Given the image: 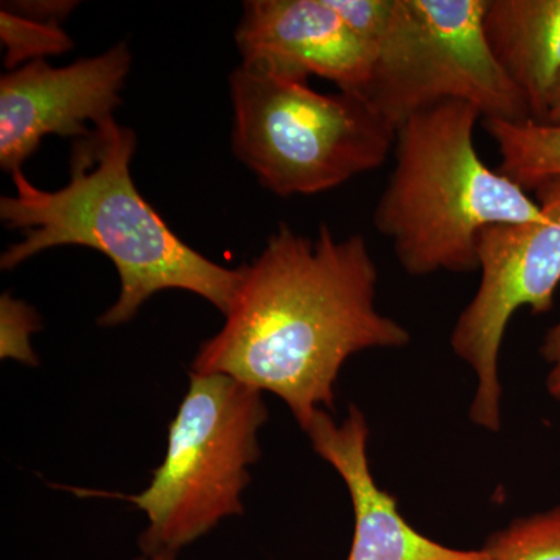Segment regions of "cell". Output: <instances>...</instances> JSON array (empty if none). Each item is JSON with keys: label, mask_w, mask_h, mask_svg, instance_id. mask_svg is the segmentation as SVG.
<instances>
[{"label": "cell", "mask_w": 560, "mask_h": 560, "mask_svg": "<svg viewBox=\"0 0 560 560\" xmlns=\"http://www.w3.org/2000/svg\"><path fill=\"white\" fill-rule=\"evenodd\" d=\"M545 125H558L560 127V79L552 91L550 108H548L547 121Z\"/></svg>", "instance_id": "cell-19"}, {"label": "cell", "mask_w": 560, "mask_h": 560, "mask_svg": "<svg viewBox=\"0 0 560 560\" xmlns=\"http://www.w3.org/2000/svg\"><path fill=\"white\" fill-rule=\"evenodd\" d=\"M482 548L492 560H560V506L515 518Z\"/></svg>", "instance_id": "cell-13"}, {"label": "cell", "mask_w": 560, "mask_h": 560, "mask_svg": "<svg viewBox=\"0 0 560 560\" xmlns=\"http://www.w3.org/2000/svg\"><path fill=\"white\" fill-rule=\"evenodd\" d=\"M232 150L279 197L316 195L382 167L397 130L360 95L323 94L242 62L230 79Z\"/></svg>", "instance_id": "cell-4"}, {"label": "cell", "mask_w": 560, "mask_h": 560, "mask_svg": "<svg viewBox=\"0 0 560 560\" xmlns=\"http://www.w3.org/2000/svg\"><path fill=\"white\" fill-rule=\"evenodd\" d=\"M481 117L477 106L451 101L397 128L374 226L408 275L477 271L481 231L541 217L526 190L482 162L474 140Z\"/></svg>", "instance_id": "cell-3"}, {"label": "cell", "mask_w": 560, "mask_h": 560, "mask_svg": "<svg viewBox=\"0 0 560 560\" xmlns=\"http://www.w3.org/2000/svg\"><path fill=\"white\" fill-rule=\"evenodd\" d=\"M482 28L533 121L545 124L560 79V0H486Z\"/></svg>", "instance_id": "cell-11"}, {"label": "cell", "mask_w": 560, "mask_h": 560, "mask_svg": "<svg viewBox=\"0 0 560 560\" xmlns=\"http://www.w3.org/2000/svg\"><path fill=\"white\" fill-rule=\"evenodd\" d=\"M329 2L374 57L375 46L388 27L394 0H329Z\"/></svg>", "instance_id": "cell-16"}, {"label": "cell", "mask_w": 560, "mask_h": 560, "mask_svg": "<svg viewBox=\"0 0 560 560\" xmlns=\"http://www.w3.org/2000/svg\"><path fill=\"white\" fill-rule=\"evenodd\" d=\"M485 130L499 145V172L523 190L560 176V127L528 120L522 124L482 120Z\"/></svg>", "instance_id": "cell-12"}, {"label": "cell", "mask_w": 560, "mask_h": 560, "mask_svg": "<svg viewBox=\"0 0 560 560\" xmlns=\"http://www.w3.org/2000/svg\"><path fill=\"white\" fill-rule=\"evenodd\" d=\"M540 353L551 366L547 375L548 393L552 399L560 400V320L545 335Z\"/></svg>", "instance_id": "cell-17"}, {"label": "cell", "mask_w": 560, "mask_h": 560, "mask_svg": "<svg viewBox=\"0 0 560 560\" xmlns=\"http://www.w3.org/2000/svg\"><path fill=\"white\" fill-rule=\"evenodd\" d=\"M131 51L119 43L97 57L54 68L33 61L0 79V167L21 171L47 136L80 139L121 105Z\"/></svg>", "instance_id": "cell-8"}, {"label": "cell", "mask_w": 560, "mask_h": 560, "mask_svg": "<svg viewBox=\"0 0 560 560\" xmlns=\"http://www.w3.org/2000/svg\"><path fill=\"white\" fill-rule=\"evenodd\" d=\"M136 560H176V555L173 552H156V555H142Z\"/></svg>", "instance_id": "cell-20"}, {"label": "cell", "mask_w": 560, "mask_h": 560, "mask_svg": "<svg viewBox=\"0 0 560 560\" xmlns=\"http://www.w3.org/2000/svg\"><path fill=\"white\" fill-rule=\"evenodd\" d=\"M486 0H394L374 50L364 98L394 128L444 102L477 106L482 119L533 120L482 28Z\"/></svg>", "instance_id": "cell-6"}, {"label": "cell", "mask_w": 560, "mask_h": 560, "mask_svg": "<svg viewBox=\"0 0 560 560\" xmlns=\"http://www.w3.org/2000/svg\"><path fill=\"white\" fill-rule=\"evenodd\" d=\"M136 135L114 117L77 139L70 151L69 183L44 190L18 171L14 195L0 200V219L24 234L0 257L11 271L58 246H86L108 257L120 279L119 298L98 318L103 327L130 323L153 294L186 290L230 312L243 267H221L180 241L136 187L131 161Z\"/></svg>", "instance_id": "cell-2"}, {"label": "cell", "mask_w": 560, "mask_h": 560, "mask_svg": "<svg viewBox=\"0 0 560 560\" xmlns=\"http://www.w3.org/2000/svg\"><path fill=\"white\" fill-rule=\"evenodd\" d=\"M536 221L493 224L478 237L480 287L453 327V352L477 375L470 420L489 431L501 427L499 359L508 324L523 307L551 311L560 283V176L537 184Z\"/></svg>", "instance_id": "cell-7"}, {"label": "cell", "mask_w": 560, "mask_h": 560, "mask_svg": "<svg viewBox=\"0 0 560 560\" xmlns=\"http://www.w3.org/2000/svg\"><path fill=\"white\" fill-rule=\"evenodd\" d=\"M242 62L285 79L308 77L364 98L374 57L329 0H249L235 32Z\"/></svg>", "instance_id": "cell-9"}, {"label": "cell", "mask_w": 560, "mask_h": 560, "mask_svg": "<svg viewBox=\"0 0 560 560\" xmlns=\"http://www.w3.org/2000/svg\"><path fill=\"white\" fill-rule=\"evenodd\" d=\"M377 265L363 235L315 238L280 223L243 279L219 334L191 363L198 374L230 375L285 401L301 429L335 411L346 361L368 349L410 345V331L375 307Z\"/></svg>", "instance_id": "cell-1"}, {"label": "cell", "mask_w": 560, "mask_h": 560, "mask_svg": "<svg viewBox=\"0 0 560 560\" xmlns=\"http://www.w3.org/2000/svg\"><path fill=\"white\" fill-rule=\"evenodd\" d=\"M0 39L9 72L73 49V40L62 31L60 22L36 20L5 7L0 10Z\"/></svg>", "instance_id": "cell-14"}, {"label": "cell", "mask_w": 560, "mask_h": 560, "mask_svg": "<svg viewBox=\"0 0 560 560\" xmlns=\"http://www.w3.org/2000/svg\"><path fill=\"white\" fill-rule=\"evenodd\" d=\"M316 455L348 486L353 510V539L346 560H492L485 548L459 550L429 539L401 517L396 497L378 488L368 458L370 427L363 411L350 405L348 418L335 422L316 411L304 430Z\"/></svg>", "instance_id": "cell-10"}, {"label": "cell", "mask_w": 560, "mask_h": 560, "mask_svg": "<svg viewBox=\"0 0 560 560\" xmlns=\"http://www.w3.org/2000/svg\"><path fill=\"white\" fill-rule=\"evenodd\" d=\"M5 9L36 18V20L61 22L75 9L77 2H18L2 3Z\"/></svg>", "instance_id": "cell-18"}, {"label": "cell", "mask_w": 560, "mask_h": 560, "mask_svg": "<svg viewBox=\"0 0 560 560\" xmlns=\"http://www.w3.org/2000/svg\"><path fill=\"white\" fill-rule=\"evenodd\" d=\"M190 383L168 427L167 452L139 493L88 492L130 501L147 515L142 555L173 552L243 514L249 467L260 458L267 423L264 393L223 374H189Z\"/></svg>", "instance_id": "cell-5"}, {"label": "cell", "mask_w": 560, "mask_h": 560, "mask_svg": "<svg viewBox=\"0 0 560 560\" xmlns=\"http://www.w3.org/2000/svg\"><path fill=\"white\" fill-rule=\"evenodd\" d=\"M40 330V318L35 308L16 300L10 293L0 298V355L13 359L28 366L38 364L31 338Z\"/></svg>", "instance_id": "cell-15"}]
</instances>
